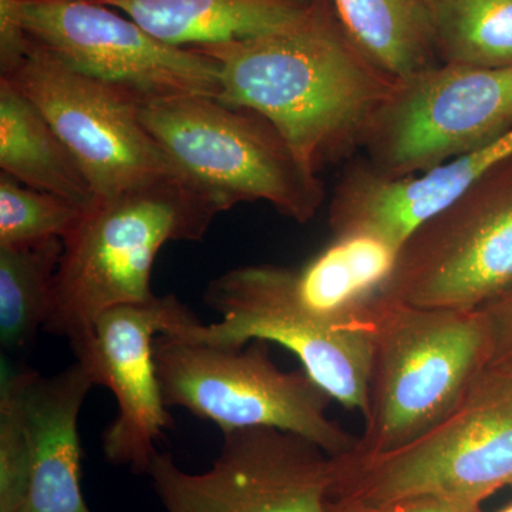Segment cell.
<instances>
[{"instance_id":"cell-8","label":"cell","mask_w":512,"mask_h":512,"mask_svg":"<svg viewBox=\"0 0 512 512\" xmlns=\"http://www.w3.org/2000/svg\"><path fill=\"white\" fill-rule=\"evenodd\" d=\"M512 130V67L439 63L397 80L367 127L365 160L387 177L426 173Z\"/></svg>"},{"instance_id":"cell-12","label":"cell","mask_w":512,"mask_h":512,"mask_svg":"<svg viewBox=\"0 0 512 512\" xmlns=\"http://www.w3.org/2000/svg\"><path fill=\"white\" fill-rule=\"evenodd\" d=\"M30 39L74 72L140 100L201 94L218 99L217 60L150 35L92 0H19Z\"/></svg>"},{"instance_id":"cell-17","label":"cell","mask_w":512,"mask_h":512,"mask_svg":"<svg viewBox=\"0 0 512 512\" xmlns=\"http://www.w3.org/2000/svg\"><path fill=\"white\" fill-rule=\"evenodd\" d=\"M123 12L175 47L218 45L271 32L312 0H92Z\"/></svg>"},{"instance_id":"cell-14","label":"cell","mask_w":512,"mask_h":512,"mask_svg":"<svg viewBox=\"0 0 512 512\" xmlns=\"http://www.w3.org/2000/svg\"><path fill=\"white\" fill-rule=\"evenodd\" d=\"M512 156V130L495 143L409 177H387L365 158L340 175L329 205L333 237L370 235L397 251L410 235L448 207L480 175Z\"/></svg>"},{"instance_id":"cell-28","label":"cell","mask_w":512,"mask_h":512,"mask_svg":"<svg viewBox=\"0 0 512 512\" xmlns=\"http://www.w3.org/2000/svg\"><path fill=\"white\" fill-rule=\"evenodd\" d=\"M500 512H512V505H510V507H507V508H505V510L500 511Z\"/></svg>"},{"instance_id":"cell-25","label":"cell","mask_w":512,"mask_h":512,"mask_svg":"<svg viewBox=\"0 0 512 512\" xmlns=\"http://www.w3.org/2000/svg\"><path fill=\"white\" fill-rule=\"evenodd\" d=\"M32 46L19 12V0H0V73L6 77L25 62Z\"/></svg>"},{"instance_id":"cell-16","label":"cell","mask_w":512,"mask_h":512,"mask_svg":"<svg viewBox=\"0 0 512 512\" xmlns=\"http://www.w3.org/2000/svg\"><path fill=\"white\" fill-rule=\"evenodd\" d=\"M175 335L227 345L265 340L284 346L332 400L363 417L369 412L375 329L338 332L288 320L221 319L211 325L197 323Z\"/></svg>"},{"instance_id":"cell-5","label":"cell","mask_w":512,"mask_h":512,"mask_svg":"<svg viewBox=\"0 0 512 512\" xmlns=\"http://www.w3.org/2000/svg\"><path fill=\"white\" fill-rule=\"evenodd\" d=\"M330 500L366 510L417 495L477 505L512 483V379L483 369L456 409L412 443L335 458Z\"/></svg>"},{"instance_id":"cell-20","label":"cell","mask_w":512,"mask_h":512,"mask_svg":"<svg viewBox=\"0 0 512 512\" xmlns=\"http://www.w3.org/2000/svg\"><path fill=\"white\" fill-rule=\"evenodd\" d=\"M60 238L0 248V343L3 352H23L45 329L53 308Z\"/></svg>"},{"instance_id":"cell-19","label":"cell","mask_w":512,"mask_h":512,"mask_svg":"<svg viewBox=\"0 0 512 512\" xmlns=\"http://www.w3.org/2000/svg\"><path fill=\"white\" fill-rule=\"evenodd\" d=\"M345 28L396 80L439 64L427 0H332Z\"/></svg>"},{"instance_id":"cell-26","label":"cell","mask_w":512,"mask_h":512,"mask_svg":"<svg viewBox=\"0 0 512 512\" xmlns=\"http://www.w3.org/2000/svg\"><path fill=\"white\" fill-rule=\"evenodd\" d=\"M372 512H481L477 505L457 503L436 495H417L394 501Z\"/></svg>"},{"instance_id":"cell-15","label":"cell","mask_w":512,"mask_h":512,"mask_svg":"<svg viewBox=\"0 0 512 512\" xmlns=\"http://www.w3.org/2000/svg\"><path fill=\"white\" fill-rule=\"evenodd\" d=\"M94 384L77 360L53 376L30 375L25 392L29 488L22 512H93L80 485L79 416Z\"/></svg>"},{"instance_id":"cell-1","label":"cell","mask_w":512,"mask_h":512,"mask_svg":"<svg viewBox=\"0 0 512 512\" xmlns=\"http://www.w3.org/2000/svg\"><path fill=\"white\" fill-rule=\"evenodd\" d=\"M217 60L218 100L265 117L319 174L360 150L397 80L366 55L332 0L264 35L192 47Z\"/></svg>"},{"instance_id":"cell-23","label":"cell","mask_w":512,"mask_h":512,"mask_svg":"<svg viewBox=\"0 0 512 512\" xmlns=\"http://www.w3.org/2000/svg\"><path fill=\"white\" fill-rule=\"evenodd\" d=\"M33 370L2 365L0 389V512H22L29 488L25 392Z\"/></svg>"},{"instance_id":"cell-6","label":"cell","mask_w":512,"mask_h":512,"mask_svg":"<svg viewBox=\"0 0 512 512\" xmlns=\"http://www.w3.org/2000/svg\"><path fill=\"white\" fill-rule=\"evenodd\" d=\"M154 359L167 407H183L222 433L269 427L298 434L333 458L356 450L359 437L329 416L332 397L305 370L278 367L265 340L227 345L163 333Z\"/></svg>"},{"instance_id":"cell-7","label":"cell","mask_w":512,"mask_h":512,"mask_svg":"<svg viewBox=\"0 0 512 512\" xmlns=\"http://www.w3.org/2000/svg\"><path fill=\"white\" fill-rule=\"evenodd\" d=\"M512 291V156L410 235L380 298L478 311Z\"/></svg>"},{"instance_id":"cell-21","label":"cell","mask_w":512,"mask_h":512,"mask_svg":"<svg viewBox=\"0 0 512 512\" xmlns=\"http://www.w3.org/2000/svg\"><path fill=\"white\" fill-rule=\"evenodd\" d=\"M427 9L440 63L512 67V0H427Z\"/></svg>"},{"instance_id":"cell-24","label":"cell","mask_w":512,"mask_h":512,"mask_svg":"<svg viewBox=\"0 0 512 512\" xmlns=\"http://www.w3.org/2000/svg\"><path fill=\"white\" fill-rule=\"evenodd\" d=\"M487 326L484 369L512 379V291L478 309Z\"/></svg>"},{"instance_id":"cell-2","label":"cell","mask_w":512,"mask_h":512,"mask_svg":"<svg viewBox=\"0 0 512 512\" xmlns=\"http://www.w3.org/2000/svg\"><path fill=\"white\" fill-rule=\"evenodd\" d=\"M224 211L220 200L181 177L97 198L62 239L45 330L64 336L73 352L82 349L101 313L156 296L151 272L165 244L201 241Z\"/></svg>"},{"instance_id":"cell-27","label":"cell","mask_w":512,"mask_h":512,"mask_svg":"<svg viewBox=\"0 0 512 512\" xmlns=\"http://www.w3.org/2000/svg\"><path fill=\"white\" fill-rule=\"evenodd\" d=\"M329 512H372V511L366 510V508L359 507V505L342 503V501L329 500Z\"/></svg>"},{"instance_id":"cell-11","label":"cell","mask_w":512,"mask_h":512,"mask_svg":"<svg viewBox=\"0 0 512 512\" xmlns=\"http://www.w3.org/2000/svg\"><path fill=\"white\" fill-rule=\"evenodd\" d=\"M147 476L167 512H329L336 468L312 441L254 427L224 433L204 473H187L158 451Z\"/></svg>"},{"instance_id":"cell-9","label":"cell","mask_w":512,"mask_h":512,"mask_svg":"<svg viewBox=\"0 0 512 512\" xmlns=\"http://www.w3.org/2000/svg\"><path fill=\"white\" fill-rule=\"evenodd\" d=\"M399 251L370 235L333 237L299 268L251 265L208 286L222 319L288 320L338 332L375 329L377 306Z\"/></svg>"},{"instance_id":"cell-10","label":"cell","mask_w":512,"mask_h":512,"mask_svg":"<svg viewBox=\"0 0 512 512\" xmlns=\"http://www.w3.org/2000/svg\"><path fill=\"white\" fill-rule=\"evenodd\" d=\"M2 79L42 111L82 168L94 200L158 178H183L144 127L133 94L74 72L33 40L25 62Z\"/></svg>"},{"instance_id":"cell-22","label":"cell","mask_w":512,"mask_h":512,"mask_svg":"<svg viewBox=\"0 0 512 512\" xmlns=\"http://www.w3.org/2000/svg\"><path fill=\"white\" fill-rule=\"evenodd\" d=\"M82 214L72 202L0 173V248L63 239Z\"/></svg>"},{"instance_id":"cell-4","label":"cell","mask_w":512,"mask_h":512,"mask_svg":"<svg viewBox=\"0 0 512 512\" xmlns=\"http://www.w3.org/2000/svg\"><path fill=\"white\" fill-rule=\"evenodd\" d=\"M140 117L184 180L227 210L265 201L289 220L308 224L325 202L319 174L255 111L183 94L141 100Z\"/></svg>"},{"instance_id":"cell-13","label":"cell","mask_w":512,"mask_h":512,"mask_svg":"<svg viewBox=\"0 0 512 512\" xmlns=\"http://www.w3.org/2000/svg\"><path fill=\"white\" fill-rule=\"evenodd\" d=\"M200 320L174 295L114 306L94 322L92 335L74 352L94 383L107 387L117 416L103 436L104 456L116 466L147 474L156 444L173 426L158 382L154 342L163 333H180Z\"/></svg>"},{"instance_id":"cell-18","label":"cell","mask_w":512,"mask_h":512,"mask_svg":"<svg viewBox=\"0 0 512 512\" xmlns=\"http://www.w3.org/2000/svg\"><path fill=\"white\" fill-rule=\"evenodd\" d=\"M0 168L23 185L86 210L94 194L49 121L15 84L0 77Z\"/></svg>"},{"instance_id":"cell-3","label":"cell","mask_w":512,"mask_h":512,"mask_svg":"<svg viewBox=\"0 0 512 512\" xmlns=\"http://www.w3.org/2000/svg\"><path fill=\"white\" fill-rule=\"evenodd\" d=\"M487 342L480 311L420 308L380 298L369 412L350 454L389 453L446 419L483 372Z\"/></svg>"}]
</instances>
